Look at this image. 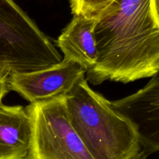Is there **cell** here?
<instances>
[{
	"label": "cell",
	"instance_id": "6da1fadb",
	"mask_svg": "<svg viewBox=\"0 0 159 159\" xmlns=\"http://www.w3.org/2000/svg\"><path fill=\"white\" fill-rule=\"evenodd\" d=\"M94 17L98 59L88 80L127 84L158 73L159 12L152 0H113Z\"/></svg>",
	"mask_w": 159,
	"mask_h": 159
},
{
	"label": "cell",
	"instance_id": "7a4b0ae2",
	"mask_svg": "<svg viewBox=\"0 0 159 159\" xmlns=\"http://www.w3.org/2000/svg\"><path fill=\"white\" fill-rule=\"evenodd\" d=\"M62 97L68 120L93 159H132L142 150L133 125L85 77Z\"/></svg>",
	"mask_w": 159,
	"mask_h": 159
},
{
	"label": "cell",
	"instance_id": "3957f363",
	"mask_svg": "<svg viewBox=\"0 0 159 159\" xmlns=\"http://www.w3.org/2000/svg\"><path fill=\"white\" fill-rule=\"evenodd\" d=\"M62 59L51 38L13 0H0V73L38 71Z\"/></svg>",
	"mask_w": 159,
	"mask_h": 159
},
{
	"label": "cell",
	"instance_id": "277c9868",
	"mask_svg": "<svg viewBox=\"0 0 159 159\" xmlns=\"http://www.w3.org/2000/svg\"><path fill=\"white\" fill-rule=\"evenodd\" d=\"M32 137L25 159H93L71 126L62 96L26 107Z\"/></svg>",
	"mask_w": 159,
	"mask_h": 159
},
{
	"label": "cell",
	"instance_id": "5b68a950",
	"mask_svg": "<svg viewBox=\"0 0 159 159\" xmlns=\"http://www.w3.org/2000/svg\"><path fill=\"white\" fill-rule=\"evenodd\" d=\"M85 73L79 64L62 59L49 68L9 75V87L30 103L39 102L65 95Z\"/></svg>",
	"mask_w": 159,
	"mask_h": 159
},
{
	"label": "cell",
	"instance_id": "8992f818",
	"mask_svg": "<svg viewBox=\"0 0 159 159\" xmlns=\"http://www.w3.org/2000/svg\"><path fill=\"white\" fill-rule=\"evenodd\" d=\"M152 77L136 93L110 101L111 107L133 125L141 148L148 156L159 150L158 73Z\"/></svg>",
	"mask_w": 159,
	"mask_h": 159
},
{
	"label": "cell",
	"instance_id": "52a82bcc",
	"mask_svg": "<svg viewBox=\"0 0 159 159\" xmlns=\"http://www.w3.org/2000/svg\"><path fill=\"white\" fill-rule=\"evenodd\" d=\"M95 21V17L73 15L71 21L56 41L64 55L63 59L79 64L86 72L96 65L98 59Z\"/></svg>",
	"mask_w": 159,
	"mask_h": 159
},
{
	"label": "cell",
	"instance_id": "ba28073f",
	"mask_svg": "<svg viewBox=\"0 0 159 159\" xmlns=\"http://www.w3.org/2000/svg\"><path fill=\"white\" fill-rule=\"evenodd\" d=\"M32 137L26 107L0 104V159H25Z\"/></svg>",
	"mask_w": 159,
	"mask_h": 159
},
{
	"label": "cell",
	"instance_id": "9c48e42d",
	"mask_svg": "<svg viewBox=\"0 0 159 159\" xmlns=\"http://www.w3.org/2000/svg\"><path fill=\"white\" fill-rule=\"evenodd\" d=\"M113 0H69L73 15L94 17Z\"/></svg>",
	"mask_w": 159,
	"mask_h": 159
},
{
	"label": "cell",
	"instance_id": "30bf717a",
	"mask_svg": "<svg viewBox=\"0 0 159 159\" xmlns=\"http://www.w3.org/2000/svg\"><path fill=\"white\" fill-rule=\"evenodd\" d=\"M10 91L9 87V75L0 73V104L2 98Z\"/></svg>",
	"mask_w": 159,
	"mask_h": 159
},
{
	"label": "cell",
	"instance_id": "8fae6325",
	"mask_svg": "<svg viewBox=\"0 0 159 159\" xmlns=\"http://www.w3.org/2000/svg\"><path fill=\"white\" fill-rule=\"evenodd\" d=\"M132 159H148V155L144 152L143 150H141L136 156L133 157Z\"/></svg>",
	"mask_w": 159,
	"mask_h": 159
}]
</instances>
